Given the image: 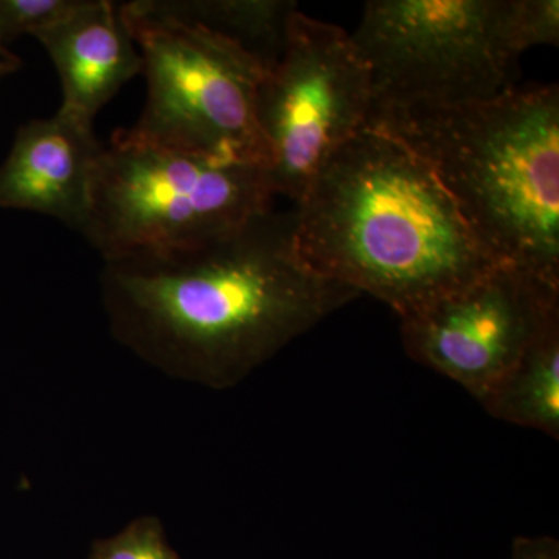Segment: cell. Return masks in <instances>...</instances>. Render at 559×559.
<instances>
[{
  "label": "cell",
  "instance_id": "6da1fadb",
  "mask_svg": "<svg viewBox=\"0 0 559 559\" xmlns=\"http://www.w3.org/2000/svg\"><path fill=\"white\" fill-rule=\"evenodd\" d=\"M296 210L275 207L186 249L103 261L102 297L124 347L170 374L229 389L359 294L297 250Z\"/></svg>",
  "mask_w": 559,
  "mask_h": 559
},
{
  "label": "cell",
  "instance_id": "30bf717a",
  "mask_svg": "<svg viewBox=\"0 0 559 559\" xmlns=\"http://www.w3.org/2000/svg\"><path fill=\"white\" fill-rule=\"evenodd\" d=\"M35 38L60 75L61 109L90 123L123 84L142 73V58L120 3L110 0H81L70 16Z\"/></svg>",
  "mask_w": 559,
  "mask_h": 559
},
{
  "label": "cell",
  "instance_id": "7c38bea8",
  "mask_svg": "<svg viewBox=\"0 0 559 559\" xmlns=\"http://www.w3.org/2000/svg\"><path fill=\"white\" fill-rule=\"evenodd\" d=\"M480 404L491 417L559 440V323L530 345Z\"/></svg>",
  "mask_w": 559,
  "mask_h": 559
},
{
  "label": "cell",
  "instance_id": "2e32d148",
  "mask_svg": "<svg viewBox=\"0 0 559 559\" xmlns=\"http://www.w3.org/2000/svg\"><path fill=\"white\" fill-rule=\"evenodd\" d=\"M514 559H558L557 543L551 539H520Z\"/></svg>",
  "mask_w": 559,
  "mask_h": 559
},
{
  "label": "cell",
  "instance_id": "e0dca14e",
  "mask_svg": "<svg viewBox=\"0 0 559 559\" xmlns=\"http://www.w3.org/2000/svg\"><path fill=\"white\" fill-rule=\"evenodd\" d=\"M20 66L21 61L17 60L16 55L7 50L5 46H0V76L14 72Z\"/></svg>",
  "mask_w": 559,
  "mask_h": 559
},
{
  "label": "cell",
  "instance_id": "5b68a950",
  "mask_svg": "<svg viewBox=\"0 0 559 559\" xmlns=\"http://www.w3.org/2000/svg\"><path fill=\"white\" fill-rule=\"evenodd\" d=\"M510 0H371L352 38L369 64L373 106L439 109L516 86L522 55Z\"/></svg>",
  "mask_w": 559,
  "mask_h": 559
},
{
  "label": "cell",
  "instance_id": "7a4b0ae2",
  "mask_svg": "<svg viewBox=\"0 0 559 559\" xmlns=\"http://www.w3.org/2000/svg\"><path fill=\"white\" fill-rule=\"evenodd\" d=\"M294 210L301 259L401 319L499 266L428 162L371 124L326 160Z\"/></svg>",
  "mask_w": 559,
  "mask_h": 559
},
{
  "label": "cell",
  "instance_id": "4fadbf2b",
  "mask_svg": "<svg viewBox=\"0 0 559 559\" xmlns=\"http://www.w3.org/2000/svg\"><path fill=\"white\" fill-rule=\"evenodd\" d=\"M90 559H180L156 516L131 521L109 538L92 544Z\"/></svg>",
  "mask_w": 559,
  "mask_h": 559
},
{
  "label": "cell",
  "instance_id": "8fae6325",
  "mask_svg": "<svg viewBox=\"0 0 559 559\" xmlns=\"http://www.w3.org/2000/svg\"><path fill=\"white\" fill-rule=\"evenodd\" d=\"M124 10L201 28L234 44L264 72L277 66L299 7L289 0H132Z\"/></svg>",
  "mask_w": 559,
  "mask_h": 559
},
{
  "label": "cell",
  "instance_id": "9a60e30c",
  "mask_svg": "<svg viewBox=\"0 0 559 559\" xmlns=\"http://www.w3.org/2000/svg\"><path fill=\"white\" fill-rule=\"evenodd\" d=\"M509 21L511 39L521 55L533 47L558 46V0H510Z\"/></svg>",
  "mask_w": 559,
  "mask_h": 559
},
{
  "label": "cell",
  "instance_id": "52a82bcc",
  "mask_svg": "<svg viewBox=\"0 0 559 559\" xmlns=\"http://www.w3.org/2000/svg\"><path fill=\"white\" fill-rule=\"evenodd\" d=\"M371 108L370 68L352 33L297 11L257 92L275 197L296 205L326 160L369 124Z\"/></svg>",
  "mask_w": 559,
  "mask_h": 559
},
{
  "label": "cell",
  "instance_id": "ba28073f",
  "mask_svg": "<svg viewBox=\"0 0 559 559\" xmlns=\"http://www.w3.org/2000/svg\"><path fill=\"white\" fill-rule=\"evenodd\" d=\"M555 323L558 286L499 264L465 288L401 319V340L415 362L457 382L480 403Z\"/></svg>",
  "mask_w": 559,
  "mask_h": 559
},
{
  "label": "cell",
  "instance_id": "ac0fdd59",
  "mask_svg": "<svg viewBox=\"0 0 559 559\" xmlns=\"http://www.w3.org/2000/svg\"><path fill=\"white\" fill-rule=\"evenodd\" d=\"M0 46H3V44H2V43H0Z\"/></svg>",
  "mask_w": 559,
  "mask_h": 559
},
{
  "label": "cell",
  "instance_id": "5bb4252c",
  "mask_svg": "<svg viewBox=\"0 0 559 559\" xmlns=\"http://www.w3.org/2000/svg\"><path fill=\"white\" fill-rule=\"evenodd\" d=\"M81 0H0V43L38 33L60 24Z\"/></svg>",
  "mask_w": 559,
  "mask_h": 559
},
{
  "label": "cell",
  "instance_id": "8992f818",
  "mask_svg": "<svg viewBox=\"0 0 559 559\" xmlns=\"http://www.w3.org/2000/svg\"><path fill=\"white\" fill-rule=\"evenodd\" d=\"M142 58L145 108L128 134L190 156L259 165L270 151L257 120L266 75L249 55L201 28L148 20L121 7Z\"/></svg>",
  "mask_w": 559,
  "mask_h": 559
},
{
  "label": "cell",
  "instance_id": "277c9868",
  "mask_svg": "<svg viewBox=\"0 0 559 559\" xmlns=\"http://www.w3.org/2000/svg\"><path fill=\"white\" fill-rule=\"evenodd\" d=\"M270 171L202 159L117 130L103 143L80 234L103 261L186 249L275 207Z\"/></svg>",
  "mask_w": 559,
  "mask_h": 559
},
{
  "label": "cell",
  "instance_id": "3957f363",
  "mask_svg": "<svg viewBox=\"0 0 559 559\" xmlns=\"http://www.w3.org/2000/svg\"><path fill=\"white\" fill-rule=\"evenodd\" d=\"M369 124L428 162L492 259L559 288L558 84L452 108L373 106Z\"/></svg>",
  "mask_w": 559,
  "mask_h": 559
},
{
  "label": "cell",
  "instance_id": "9c48e42d",
  "mask_svg": "<svg viewBox=\"0 0 559 559\" xmlns=\"http://www.w3.org/2000/svg\"><path fill=\"white\" fill-rule=\"evenodd\" d=\"M102 150L94 123L68 110L28 121L0 167V207L43 213L80 231Z\"/></svg>",
  "mask_w": 559,
  "mask_h": 559
}]
</instances>
